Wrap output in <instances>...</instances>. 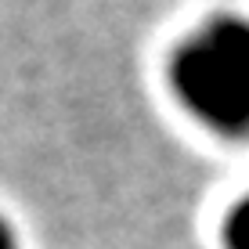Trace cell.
<instances>
[{
  "label": "cell",
  "mask_w": 249,
  "mask_h": 249,
  "mask_svg": "<svg viewBox=\"0 0 249 249\" xmlns=\"http://www.w3.org/2000/svg\"><path fill=\"white\" fill-rule=\"evenodd\" d=\"M181 101L220 134L249 130V22L217 15L202 22L174 54Z\"/></svg>",
  "instance_id": "6da1fadb"
},
{
  "label": "cell",
  "mask_w": 249,
  "mask_h": 249,
  "mask_svg": "<svg viewBox=\"0 0 249 249\" xmlns=\"http://www.w3.org/2000/svg\"><path fill=\"white\" fill-rule=\"evenodd\" d=\"M224 242H228V249H249V199H242L231 210V217L224 224Z\"/></svg>",
  "instance_id": "7a4b0ae2"
},
{
  "label": "cell",
  "mask_w": 249,
  "mask_h": 249,
  "mask_svg": "<svg viewBox=\"0 0 249 249\" xmlns=\"http://www.w3.org/2000/svg\"><path fill=\"white\" fill-rule=\"evenodd\" d=\"M0 249H18V242H15V231L7 228L4 217H0Z\"/></svg>",
  "instance_id": "3957f363"
}]
</instances>
